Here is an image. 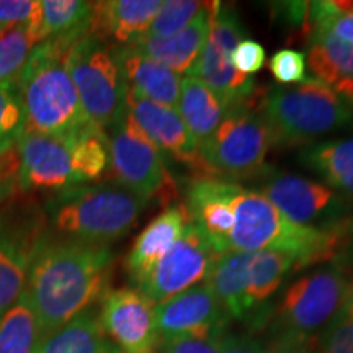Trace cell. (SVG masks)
<instances>
[{
  "mask_svg": "<svg viewBox=\"0 0 353 353\" xmlns=\"http://www.w3.org/2000/svg\"><path fill=\"white\" fill-rule=\"evenodd\" d=\"M108 245L46 232L34 250L23 293L41 325L43 342L107 293Z\"/></svg>",
  "mask_w": 353,
  "mask_h": 353,
  "instance_id": "6da1fadb",
  "label": "cell"
},
{
  "mask_svg": "<svg viewBox=\"0 0 353 353\" xmlns=\"http://www.w3.org/2000/svg\"><path fill=\"white\" fill-rule=\"evenodd\" d=\"M232 213L229 252H280L294 259V270L334 262L347 219L329 228L301 226L286 218L262 193L244 188L232 200Z\"/></svg>",
  "mask_w": 353,
  "mask_h": 353,
  "instance_id": "7a4b0ae2",
  "label": "cell"
},
{
  "mask_svg": "<svg viewBox=\"0 0 353 353\" xmlns=\"http://www.w3.org/2000/svg\"><path fill=\"white\" fill-rule=\"evenodd\" d=\"M74 43L68 38H50L38 44L17 79L25 110V132L70 136L90 125L65 65V54Z\"/></svg>",
  "mask_w": 353,
  "mask_h": 353,
  "instance_id": "3957f363",
  "label": "cell"
},
{
  "mask_svg": "<svg viewBox=\"0 0 353 353\" xmlns=\"http://www.w3.org/2000/svg\"><path fill=\"white\" fill-rule=\"evenodd\" d=\"M145 205L120 185H95L56 192L46 213L57 236L107 245L131 231Z\"/></svg>",
  "mask_w": 353,
  "mask_h": 353,
  "instance_id": "277c9868",
  "label": "cell"
},
{
  "mask_svg": "<svg viewBox=\"0 0 353 353\" xmlns=\"http://www.w3.org/2000/svg\"><path fill=\"white\" fill-rule=\"evenodd\" d=\"M259 113L273 145H307L353 125V105L314 77L296 85L268 88L260 99Z\"/></svg>",
  "mask_w": 353,
  "mask_h": 353,
  "instance_id": "5b68a950",
  "label": "cell"
},
{
  "mask_svg": "<svg viewBox=\"0 0 353 353\" xmlns=\"http://www.w3.org/2000/svg\"><path fill=\"white\" fill-rule=\"evenodd\" d=\"M353 283L337 262L322 263L291 283L272 321L273 342H314L342 312Z\"/></svg>",
  "mask_w": 353,
  "mask_h": 353,
  "instance_id": "8992f818",
  "label": "cell"
},
{
  "mask_svg": "<svg viewBox=\"0 0 353 353\" xmlns=\"http://www.w3.org/2000/svg\"><path fill=\"white\" fill-rule=\"evenodd\" d=\"M65 65L87 121L108 134L126 112L128 94L114 48L83 37L69 48Z\"/></svg>",
  "mask_w": 353,
  "mask_h": 353,
  "instance_id": "52a82bcc",
  "label": "cell"
},
{
  "mask_svg": "<svg viewBox=\"0 0 353 353\" xmlns=\"http://www.w3.org/2000/svg\"><path fill=\"white\" fill-rule=\"evenodd\" d=\"M110 169L113 179L123 188L144 201L176 198V185L167 161L154 143L125 112L108 136Z\"/></svg>",
  "mask_w": 353,
  "mask_h": 353,
  "instance_id": "ba28073f",
  "label": "cell"
},
{
  "mask_svg": "<svg viewBox=\"0 0 353 353\" xmlns=\"http://www.w3.org/2000/svg\"><path fill=\"white\" fill-rule=\"evenodd\" d=\"M272 145L267 123L244 105L228 110L200 152L218 179H249L265 174V157Z\"/></svg>",
  "mask_w": 353,
  "mask_h": 353,
  "instance_id": "9c48e42d",
  "label": "cell"
},
{
  "mask_svg": "<svg viewBox=\"0 0 353 353\" xmlns=\"http://www.w3.org/2000/svg\"><path fill=\"white\" fill-rule=\"evenodd\" d=\"M247 32L234 8L221 2L210 6V33L203 52L190 76L210 87L228 110L244 107L255 95L254 77H245L232 68L231 52Z\"/></svg>",
  "mask_w": 353,
  "mask_h": 353,
  "instance_id": "30bf717a",
  "label": "cell"
},
{
  "mask_svg": "<svg viewBox=\"0 0 353 353\" xmlns=\"http://www.w3.org/2000/svg\"><path fill=\"white\" fill-rule=\"evenodd\" d=\"M218 255L206 234L190 219L175 244L134 288L156 306L206 280Z\"/></svg>",
  "mask_w": 353,
  "mask_h": 353,
  "instance_id": "8fae6325",
  "label": "cell"
},
{
  "mask_svg": "<svg viewBox=\"0 0 353 353\" xmlns=\"http://www.w3.org/2000/svg\"><path fill=\"white\" fill-rule=\"evenodd\" d=\"M262 195L286 218L301 226L329 228L348 218V200L334 188L294 174L267 175Z\"/></svg>",
  "mask_w": 353,
  "mask_h": 353,
  "instance_id": "7c38bea8",
  "label": "cell"
},
{
  "mask_svg": "<svg viewBox=\"0 0 353 353\" xmlns=\"http://www.w3.org/2000/svg\"><path fill=\"white\" fill-rule=\"evenodd\" d=\"M126 113L154 145L176 164L187 167L193 179H218L211 165L201 156L200 148L190 134L176 108L154 103L128 88Z\"/></svg>",
  "mask_w": 353,
  "mask_h": 353,
  "instance_id": "4fadbf2b",
  "label": "cell"
},
{
  "mask_svg": "<svg viewBox=\"0 0 353 353\" xmlns=\"http://www.w3.org/2000/svg\"><path fill=\"white\" fill-rule=\"evenodd\" d=\"M99 321L121 353H156L161 343L154 304L136 288L107 290L101 296Z\"/></svg>",
  "mask_w": 353,
  "mask_h": 353,
  "instance_id": "5bb4252c",
  "label": "cell"
},
{
  "mask_svg": "<svg viewBox=\"0 0 353 353\" xmlns=\"http://www.w3.org/2000/svg\"><path fill=\"white\" fill-rule=\"evenodd\" d=\"M19 190L21 192H61L82 185L74 162L72 134L48 136L23 132L19 141Z\"/></svg>",
  "mask_w": 353,
  "mask_h": 353,
  "instance_id": "9a60e30c",
  "label": "cell"
},
{
  "mask_svg": "<svg viewBox=\"0 0 353 353\" xmlns=\"http://www.w3.org/2000/svg\"><path fill=\"white\" fill-rule=\"evenodd\" d=\"M46 232L39 214H0V317L23 294L33 254Z\"/></svg>",
  "mask_w": 353,
  "mask_h": 353,
  "instance_id": "2e32d148",
  "label": "cell"
},
{
  "mask_svg": "<svg viewBox=\"0 0 353 353\" xmlns=\"http://www.w3.org/2000/svg\"><path fill=\"white\" fill-rule=\"evenodd\" d=\"M159 337H216L226 334L229 317L206 283L175 294L154 306Z\"/></svg>",
  "mask_w": 353,
  "mask_h": 353,
  "instance_id": "e0dca14e",
  "label": "cell"
},
{
  "mask_svg": "<svg viewBox=\"0 0 353 353\" xmlns=\"http://www.w3.org/2000/svg\"><path fill=\"white\" fill-rule=\"evenodd\" d=\"M242 190L237 183L221 179H193L187 188L190 218L211 241L219 255L229 252V236L234 226L232 200Z\"/></svg>",
  "mask_w": 353,
  "mask_h": 353,
  "instance_id": "ac0fdd59",
  "label": "cell"
},
{
  "mask_svg": "<svg viewBox=\"0 0 353 353\" xmlns=\"http://www.w3.org/2000/svg\"><path fill=\"white\" fill-rule=\"evenodd\" d=\"M159 0H107L92 3L87 37L107 44L128 46L149 32L159 8Z\"/></svg>",
  "mask_w": 353,
  "mask_h": 353,
  "instance_id": "d6986e66",
  "label": "cell"
},
{
  "mask_svg": "<svg viewBox=\"0 0 353 353\" xmlns=\"http://www.w3.org/2000/svg\"><path fill=\"white\" fill-rule=\"evenodd\" d=\"M190 213L183 203H176L156 216L136 237L126 255L125 267L132 285H136L175 244L185 226L190 223Z\"/></svg>",
  "mask_w": 353,
  "mask_h": 353,
  "instance_id": "ffe728a7",
  "label": "cell"
},
{
  "mask_svg": "<svg viewBox=\"0 0 353 353\" xmlns=\"http://www.w3.org/2000/svg\"><path fill=\"white\" fill-rule=\"evenodd\" d=\"M210 6L211 3H206L205 10L187 28H183L174 37L156 38L151 34H143L128 46H132L134 50L174 70L179 76L180 74L190 76V72L200 59L206 39H208Z\"/></svg>",
  "mask_w": 353,
  "mask_h": 353,
  "instance_id": "44dd1931",
  "label": "cell"
},
{
  "mask_svg": "<svg viewBox=\"0 0 353 353\" xmlns=\"http://www.w3.org/2000/svg\"><path fill=\"white\" fill-rule=\"evenodd\" d=\"M126 85L136 95L164 107L176 108L182 79L132 46H113Z\"/></svg>",
  "mask_w": 353,
  "mask_h": 353,
  "instance_id": "7402d4cb",
  "label": "cell"
},
{
  "mask_svg": "<svg viewBox=\"0 0 353 353\" xmlns=\"http://www.w3.org/2000/svg\"><path fill=\"white\" fill-rule=\"evenodd\" d=\"M304 54L314 79L353 105L352 44L341 41L327 32H312L307 38V51Z\"/></svg>",
  "mask_w": 353,
  "mask_h": 353,
  "instance_id": "603a6c76",
  "label": "cell"
},
{
  "mask_svg": "<svg viewBox=\"0 0 353 353\" xmlns=\"http://www.w3.org/2000/svg\"><path fill=\"white\" fill-rule=\"evenodd\" d=\"M303 167L319 175L327 187L353 200V136L317 141L299 151Z\"/></svg>",
  "mask_w": 353,
  "mask_h": 353,
  "instance_id": "cb8c5ba5",
  "label": "cell"
},
{
  "mask_svg": "<svg viewBox=\"0 0 353 353\" xmlns=\"http://www.w3.org/2000/svg\"><path fill=\"white\" fill-rule=\"evenodd\" d=\"M176 112L182 117L198 148H201L218 130L221 121L226 117L228 108L210 87L196 77L187 76L182 79L180 85Z\"/></svg>",
  "mask_w": 353,
  "mask_h": 353,
  "instance_id": "d4e9b609",
  "label": "cell"
},
{
  "mask_svg": "<svg viewBox=\"0 0 353 353\" xmlns=\"http://www.w3.org/2000/svg\"><path fill=\"white\" fill-rule=\"evenodd\" d=\"M252 255L249 252H236V250L218 255L205 280L226 314L234 319L247 317L245 293Z\"/></svg>",
  "mask_w": 353,
  "mask_h": 353,
  "instance_id": "484cf974",
  "label": "cell"
},
{
  "mask_svg": "<svg viewBox=\"0 0 353 353\" xmlns=\"http://www.w3.org/2000/svg\"><path fill=\"white\" fill-rule=\"evenodd\" d=\"M38 353H121L101 329L99 316L90 309L50 335Z\"/></svg>",
  "mask_w": 353,
  "mask_h": 353,
  "instance_id": "4316f807",
  "label": "cell"
},
{
  "mask_svg": "<svg viewBox=\"0 0 353 353\" xmlns=\"http://www.w3.org/2000/svg\"><path fill=\"white\" fill-rule=\"evenodd\" d=\"M294 268V259L280 252H255L249 270V285L245 293V319L252 321L259 309L275 296L286 275Z\"/></svg>",
  "mask_w": 353,
  "mask_h": 353,
  "instance_id": "83f0119b",
  "label": "cell"
},
{
  "mask_svg": "<svg viewBox=\"0 0 353 353\" xmlns=\"http://www.w3.org/2000/svg\"><path fill=\"white\" fill-rule=\"evenodd\" d=\"M43 332L23 293L0 317V353H38Z\"/></svg>",
  "mask_w": 353,
  "mask_h": 353,
  "instance_id": "f1b7e54d",
  "label": "cell"
},
{
  "mask_svg": "<svg viewBox=\"0 0 353 353\" xmlns=\"http://www.w3.org/2000/svg\"><path fill=\"white\" fill-rule=\"evenodd\" d=\"M92 3L81 0H41V34L43 39L87 37ZM43 41V43H44Z\"/></svg>",
  "mask_w": 353,
  "mask_h": 353,
  "instance_id": "f546056e",
  "label": "cell"
},
{
  "mask_svg": "<svg viewBox=\"0 0 353 353\" xmlns=\"http://www.w3.org/2000/svg\"><path fill=\"white\" fill-rule=\"evenodd\" d=\"M43 41L41 20L3 30L0 34V82H17L34 48Z\"/></svg>",
  "mask_w": 353,
  "mask_h": 353,
  "instance_id": "4dcf8cb0",
  "label": "cell"
},
{
  "mask_svg": "<svg viewBox=\"0 0 353 353\" xmlns=\"http://www.w3.org/2000/svg\"><path fill=\"white\" fill-rule=\"evenodd\" d=\"M309 25L312 32H327L353 46V0L309 2Z\"/></svg>",
  "mask_w": 353,
  "mask_h": 353,
  "instance_id": "1f68e13d",
  "label": "cell"
},
{
  "mask_svg": "<svg viewBox=\"0 0 353 353\" xmlns=\"http://www.w3.org/2000/svg\"><path fill=\"white\" fill-rule=\"evenodd\" d=\"M25 132V110L15 82H0V154L15 148Z\"/></svg>",
  "mask_w": 353,
  "mask_h": 353,
  "instance_id": "d6a6232c",
  "label": "cell"
},
{
  "mask_svg": "<svg viewBox=\"0 0 353 353\" xmlns=\"http://www.w3.org/2000/svg\"><path fill=\"white\" fill-rule=\"evenodd\" d=\"M206 3L196 0H164L156 19L145 34L156 38H170L182 32L205 10Z\"/></svg>",
  "mask_w": 353,
  "mask_h": 353,
  "instance_id": "836d02e7",
  "label": "cell"
},
{
  "mask_svg": "<svg viewBox=\"0 0 353 353\" xmlns=\"http://www.w3.org/2000/svg\"><path fill=\"white\" fill-rule=\"evenodd\" d=\"M317 353H353V314L342 312L314 341Z\"/></svg>",
  "mask_w": 353,
  "mask_h": 353,
  "instance_id": "e575fe53",
  "label": "cell"
},
{
  "mask_svg": "<svg viewBox=\"0 0 353 353\" xmlns=\"http://www.w3.org/2000/svg\"><path fill=\"white\" fill-rule=\"evenodd\" d=\"M268 68H270L273 79L283 87L293 85V83L296 85L307 79L306 54L303 51L291 50V48L276 51L272 56Z\"/></svg>",
  "mask_w": 353,
  "mask_h": 353,
  "instance_id": "d590c367",
  "label": "cell"
},
{
  "mask_svg": "<svg viewBox=\"0 0 353 353\" xmlns=\"http://www.w3.org/2000/svg\"><path fill=\"white\" fill-rule=\"evenodd\" d=\"M267 61L265 48L255 39L245 38L231 52L232 68L245 77H254L263 69Z\"/></svg>",
  "mask_w": 353,
  "mask_h": 353,
  "instance_id": "8d00e7d4",
  "label": "cell"
},
{
  "mask_svg": "<svg viewBox=\"0 0 353 353\" xmlns=\"http://www.w3.org/2000/svg\"><path fill=\"white\" fill-rule=\"evenodd\" d=\"M41 20L39 0H0V28Z\"/></svg>",
  "mask_w": 353,
  "mask_h": 353,
  "instance_id": "74e56055",
  "label": "cell"
},
{
  "mask_svg": "<svg viewBox=\"0 0 353 353\" xmlns=\"http://www.w3.org/2000/svg\"><path fill=\"white\" fill-rule=\"evenodd\" d=\"M226 335V334H224ZM224 335L216 337H172L159 343L161 353H223Z\"/></svg>",
  "mask_w": 353,
  "mask_h": 353,
  "instance_id": "f35d334b",
  "label": "cell"
},
{
  "mask_svg": "<svg viewBox=\"0 0 353 353\" xmlns=\"http://www.w3.org/2000/svg\"><path fill=\"white\" fill-rule=\"evenodd\" d=\"M20 152L19 144L0 154V206L19 190Z\"/></svg>",
  "mask_w": 353,
  "mask_h": 353,
  "instance_id": "ab89813d",
  "label": "cell"
},
{
  "mask_svg": "<svg viewBox=\"0 0 353 353\" xmlns=\"http://www.w3.org/2000/svg\"><path fill=\"white\" fill-rule=\"evenodd\" d=\"M223 353H268L252 335H224Z\"/></svg>",
  "mask_w": 353,
  "mask_h": 353,
  "instance_id": "60d3db41",
  "label": "cell"
},
{
  "mask_svg": "<svg viewBox=\"0 0 353 353\" xmlns=\"http://www.w3.org/2000/svg\"><path fill=\"white\" fill-rule=\"evenodd\" d=\"M334 262L342 265L343 270L348 273L353 283V218H347L343 221L342 245Z\"/></svg>",
  "mask_w": 353,
  "mask_h": 353,
  "instance_id": "b9f144b4",
  "label": "cell"
},
{
  "mask_svg": "<svg viewBox=\"0 0 353 353\" xmlns=\"http://www.w3.org/2000/svg\"><path fill=\"white\" fill-rule=\"evenodd\" d=\"M268 353H317L314 342H273Z\"/></svg>",
  "mask_w": 353,
  "mask_h": 353,
  "instance_id": "7bdbcfd3",
  "label": "cell"
},
{
  "mask_svg": "<svg viewBox=\"0 0 353 353\" xmlns=\"http://www.w3.org/2000/svg\"><path fill=\"white\" fill-rule=\"evenodd\" d=\"M343 309L350 312V314H353V291H352L350 296H348V299H347V303H345V306H343Z\"/></svg>",
  "mask_w": 353,
  "mask_h": 353,
  "instance_id": "ee69618b",
  "label": "cell"
},
{
  "mask_svg": "<svg viewBox=\"0 0 353 353\" xmlns=\"http://www.w3.org/2000/svg\"><path fill=\"white\" fill-rule=\"evenodd\" d=\"M3 30H6V28H0V34H2V32H3Z\"/></svg>",
  "mask_w": 353,
  "mask_h": 353,
  "instance_id": "f6af8a7d",
  "label": "cell"
}]
</instances>
